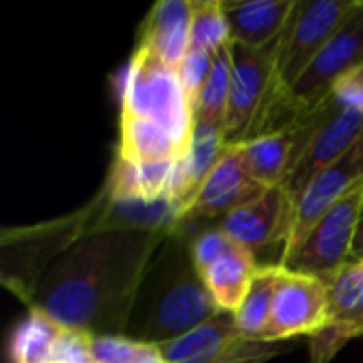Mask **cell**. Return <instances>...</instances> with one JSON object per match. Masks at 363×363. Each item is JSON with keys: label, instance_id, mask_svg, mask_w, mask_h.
Here are the masks:
<instances>
[{"label": "cell", "instance_id": "cell-5", "mask_svg": "<svg viewBox=\"0 0 363 363\" xmlns=\"http://www.w3.org/2000/svg\"><path fill=\"white\" fill-rule=\"evenodd\" d=\"M355 2L357 0H296L289 21L281 34L272 85L259 113L285 100L349 17Z\"/></svg>", "mask_w": 363, "mask_h": 363}, {"label": "cell", "instance_id": "cell-11", "mask_svg": "<svg viewBox=\"0 0 363 363\" xmlns=\"http://www.w3.org/2000/svg\"><path fill=\"white\" fill-rule=\"evenodd\" d=\"M166 363H234L274 353L270 345L247 340L234 323V315L221 313L185 336L157 345Z\"/></svg>", "mask_w": 363, "mask_h": 363}, {"label": "cell", "instance_id": "cell-1", "mask_svg": "<svg viewBox=\"0 0 363 363\" xmlns=\"http://www.w3.org/2000/svg\"><path fill=\"white\" fill-rule=\"evenodd\" d=\"M168 234L94 230L79 236L34 281L32 308L91 336H125L147 268Z\"/></svg>", "mask_w": 363, "mask_h": 363}, {"label": "cell", "instance_id": "cell-2", "mask_svg": "<svg viewBox=\"0 0 363 363\" xmlns=\"http://www.w3.org/2000/svg\"><path fill=\"white\" fill-rule=\"evenodd\" d=\"M217 315L221 311L196 268L191 240L174 230L147 268L125 336L143 345H164Z\"/></svg>", "mask_w": 363, "mask_h": 363}, {"label": "cell", "instance_id": "cell-21", "mask_svg": "<svg viewBox=\"0 0 363 363\" xmlns=\"http://www.w3.org/2000/svg\"><path fill=\"white\" fill-rule=\"evenodd\" d=\"M230 45L213 53V70L196 104V128L223 132L225 117H228V102H230V74H232Z\"/></svg>", "mask_w": 363, "mask_h": 363}, {"label": "cell", "instance_id": "cell-20", "mask_svg": "<svg viewBox=\"0 0 363 363\" xmlns=\"http://www.w3.org/2000/svg\"><path fill=\"white\" fill-rule=\"evenodd\" d=\"M279 279H281V266L279 264L259 266L245 302L234 313V323L247 340L262 342L264 330H266L268 319H270Z\"/></svg>", "mask_w": 363, "mask_h": 363}, {"label": "cell", "instance_id": "cell-4", "mask_svg": "<svg viewBox=\"0 0 363 363\" xmlns=\"http://www.w3.org/2000/svg\"><path fill=\"white\" fill-rule=\"evenodd\" d=\"M121 111L153 119L166 128L187 155L196 132L194 106L183 91L177 68L145 43H136L130 60L121 94Z\"/></svg>", "mask_w": 363, "mask_h": 363}, {"label": "cell", "instance_id": "cell-9", "mask_svg": "<svg viewBox=\"0 0 363 363\" xmlns=\"http://www.w3.org/2000/svg\"><path fill=\"white\" fill-rule=\"evenodd\" d=\"M268 189L253 177L242 145H228L219 164L211 170L206 181L202 183L198 196L189 204L183 223L194 219H211L225 217L228 213L259 200ZM179 228V230H181Z\"/></svg>", "mask_w": 363, "mask_h": 363}, {"label": "cell", "instance_id": "cell-23", "mask_svg": "<svg viewBox=\"0 0 363 363\" xmlns=\"http://www.w3.org/2000/svg\"><path fill=\"white\" fill-rule=\"evenodd\" d=\"M194 19H191V45L196 49L217 51L230 45V28L223 13L221 0H191Z\"/></svg>", "mask_w": 363, "mask_h": 363}, {"label": "cell", "instance_id": "cell-17", "mask_svg": "<svg viewBox=\"0 0 363 363\" xmlns=\"http://www.w3.org/2000/svg\"><path fill=\"white\" fill-rule=\"evenodd\" d=\"M177 162L179 160L153 162V164H132V162L115 157L113 172L108 177L104 196L113 202L174 200Z\"/></svg>", "mask_w": 363, "mask_h": 363}, {"label": "cell", "instance_id": "cell-15", "mask_svg": "<svg viewBox=\"0 0 363 363\" xmlns=\"http://www.w3.org/2000/svg\"><path fill=\"white\" fill-rule=\"evenodd\" d=\"M232 43L266 49L283 34L296 0H221Z\"/></svg>", "mask_w": 363, "mask_h": 363}, {"label": "cell", "instance_id": "cell-18", "mask_svg": "<svg viewBox=\"0 0 363 363\" xmlns=\"http://www.w3.org/2000/svg\"><path fill=\"white\" fill-rule=\"evenodd\" d=\"M183 155V149L177 145L166 128H162L153 119L121 111L119 145L115 157L132 164H153L181 160Z\"/></svg>", "mask_w": 363, "mask_h": 363}, {"label": "cell", "instance_id": "cell-19", "mask_svg": "<svg viewBox=\"0 0 363 363\" xmlns=\"http://www.w3.org/2000/svg\"><path fill=\"white\" fill-rule=\"evenodd\" d=\"M257 268L259 266L255 264V255L249 249L236 245L202 274L204 285L208 287L221 313L234 315L240 308L251 289Z\"/></svg>", "mask_w": 363, "mask_h": 363}, {"label": "cell", "instance_id": "cell-30", "mask_svg": "<svg viewBox=\"0 0 363 363\" xmlns=\"http://www.w3.org/2000/svg\"><path fill=\"white\" fill-rule=\"evenodd\" d=\"M274 353H266V355H255V357H249V359H240V362H234V363H264L268 362L270 357H272Z\"/></svg>", "mask_w": 363, "mask_h": 363}, {"label": "cell", "instance_id": "cell-8", "mask_svg": "<svg viewBox=\"0 0 363 363\" xmlns=\"http://www.w3.org/2000/svg\"><path fill=\"white\" fill-rule=\"evenodd\" d=\"M328 285L323 279L281 268L268 325L262 342L272 345L294 336H317L325 328Z\"/></svg>", "mask_w": 363, "mask_h": 363}, {"label": "cell", "instance_id": "cell-27", "mask_svg": "<svg viewBox=\"0 0 363 363\" xmlns=\"http://www.w3.org/2000/svg\"><path fill=\"white\" fill-rule=\"evenodd\" d=\"M91 340H94V336L87 332L64 328L60 334V340L53 349L51 363H94Z\"/></svg>", "mask_w": 363, "mask_h": 363}, {"label": "cell", "instance_id": "cell-16", "mask_svg": "<svg viewBox=\"0 0 363 363\" xmlns=\"http://www.w3.org/2000/svg\"><path fill=\"white\" fill-rule=\"evenodd\" d=\"M191 0H160L143 21L138 43L149 45L177 68L191 45Z\"/></svg>", "mask_w": 363, "mask_h": 363}, {"label": "cell", "instance_id": "cell-7", "mask_svg": "<svg viewBox=\"0 0 363 363\" xmlns=\"http://www.w3.org/2000/svg\"><path fill=\"white\" fill-rule=\"evenodd\" d=\"M279 43L281 36L266 49H251L238 43L230 45V102L223 125V138L228 145H242L247 140L272 85Z\"/></svg>", "mask_w": 363, "mask_h": 363}, {"label": "cell", "instance_id": "cell-6", "mask_svg": "<svg viewBox=\"0 0 363 363\" xmlns=\"http://www.w3.org/2000/svg\"><path fill=\"white\" fill-rule=\"evenodd\" d=\"M363 217V181H359L323 219L311 230L306 240L283 259L281 268L330 279L351 262V249Z\"/></svg>", "mask_w": 363, "mask_h": 363}, {"label": "cell", "instance_id": "cell-25", "mask_svg": "<svg viewBox=\"0 0 363 363\" xmlns=\"http://www.w3.org/2000/svg\"><path fill=\"white\" fill-rule=\"evenodd\" d=\"M234 247H236V242H232V238L221 228H211V230H204L202 234H198L191 240V253H194V262H196L200 277L215 262H219L225 253H230Z\"/></svg>", "mask_w": 363, "mask_h": 363}, {"label": "cell", "instance_id": "cell-13", "mask_svg": "<svg viewBox=\"0 0 363 363\" xmlns=\"http://www.w3.org/2000/svg\"><path fill=\"white\" fill-rule=\"evenodd\" d=\"M363 136V113L355 108L340 106L334 111L321 128L315 132L306 153L302 155L296 170L285 181V189L294 200H298L304 189L311 185V181L330 168L334 162H338L359 138Z\"/></svg>", "mask_w": 363, "mask_h": 363}, {"label": "cell", "instance_id": "cell-26", "mask_svg": "<svg viewBox=\"0 0 363 363\" xmlns=\"http://www.w3.org/2000/svg\"><path fill=\"white\" fill-rule=\"evenodd\" d=\"M143 351V342L128 336H94L91 357L94 363H134Z\"/></svg>", "mask_w": 363, "mask_h": 363}, {"label": "cell", "instance_id": "cell-10", "mask_svg": "<svg viewBox=\"0 0 363 363\" xmlns=\"http://www.w3.org/2000/svg\"><path fill=\"white\" fill-rule=\"evenodd\" d=\"M359 181H363V136L338 162L319 172L304 189V194L296 200L294 228L283 259L306 240V236L323 219V215L336 202H340Z\"/></svg>", "mask_w": 363, "mask_h": 363}, {"label": "cell", "instance_id": "cell-3", "mask_svg": "<svg viewBox=\"0 0 363 363\" xmlns=\"http://www.w3.org/2000/svg\"><path fill=\"white\" fill-rule=\"evenodd\" d=\"M359 66H363V0L355 2L349 17L323 47L306 74L285 96V100L255 117L249 138L279 130L296 115L323 106L330 100L336 83Z\"/></svg>", "mask_w": 363, "mask_h": 363}, {"label": "cell", "instance_id": "cell-12", "mask_svg": "<svg viewBox=\"0 0 363 363\" xmlns=\"http://www.w3.org/2000/svg\"><path fill=\"white\" fill-rule=\"evenodd\" d=\"M294 217L296 200L283 185H279L268 189L259 200L228 213L221 219L219 228L232 238V242L242 249H249L253 255L255 251L272 242H283L285 253L294 228Z\"/></svg>", "mask_w": 363, "mask_h": 363}, {"label": "cell", "instance_id": "cell-22", "mask_svg": "<svg viewBox=\"0 0 363 363\" xmlns=\"http://www.w3.org/2000/svg\"><path fill=\"white\" fill-rule=\"evenodd\" d=\"M62 330L64 325H60L55 319L43 311L30 308L28 317L17 325L11 340L13 363H51Z\"/></svg>", "mask_w": 363, "mask_h": 363}, {"label": "cell", "instance_id": "cell-28", "mask_svg": "<svg viewBox=\"0 0 363 363\" xmlns=\"http://www.w3.org/2000/svg\"><path fill=\"white\" fill-rule=\"evenodd\" d=\"M332 96L336 98V102L340 106L355 108V111L363 113V66L351 70L349 74H345L336 83Z\"/></svg>", "mask_w": 363, "mask_h": 363}, {"label": "cell", "instance_id": "cell-14", "mask_svg": "<svg viewBox=\"0 0 363 363\" xmlns=\"http://www.w3.org/2000/svg\"><path fill=\"white\" fill-rule=\"evenodd\" d=\"M328 315L319 338L334 340L336 347L363 336V259L349 262L325 279Z\"/></svg>", "mask_w": 363, "mask_h": 363}, {"label": "cell", "instance_id": "cell-29", "mask_svg": "<svg viewBox=\"0 0 363 363\" xmlns=\"http://www.w3.org/2000/svg\"><path fill=\"white\" fill-rule=\"evenodd\" d=\"M363 259V217L362 223H359V230L355 234V240H353V249H351V262H362Z\"/></svg>", "mask_w": 363, "mask_h": 363}, {"label": "cell", "instance_id": "cell-24", "mask_svg": "<svg viewBox=\"0 0 363 363\" xmlns=\"http://www.w3.org/2000/svg\"><path fill=\"white\" fill-rule=\"evenodd\" d=\"M211 70H213V51L196 49V47H189V51L177 66L179 81L183 85V91H185L189 104L194 106V113H196L198 98L211 77Z\"/></svg>", "mask_w": 363, "mask_h": 363}]
</instances>
